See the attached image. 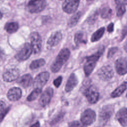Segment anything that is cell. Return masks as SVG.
Instances as JSON below:
<instances>
[{
  "label": "cell",
  "mask_w": 127,
  "mask_h": 127,
  "mask_svg": "<svg viewBox=\"0 0 127 127\" xmlns=\"http://www.w3.org/2000/svg\"><path fill=\"white\" fill-rule=\"evenodd\" d=\"M84 94L88 101L91 104L96 103L99 97V93L93 86H90L85 90Z\"/></svg>",
  "instance_id": "30bf717a"
},
{
  "label": "cell",
  "mask_w": 127,
  "mask_h": 127,
  "mask_svg": "<svg viewBox=\"0 0 127 127\" xmlns=\"http://www.w3.org/2000/svg\"><path fill=\"white\" fill-rule=\"evenodd\" d=\"M64 116V114H63L62 113H60V114H59L56 118L54 119V120H53L51 122V125H55L56 124H57V123H58V122H59V121H60L63 117Z\"/></svg>",
  "instance_id": "4dcf8cb0"
},
{
  "label": "cell",
  "mask_w": 127,
  "mask_h": 127,
  "mask_svg": "<svg viewBox=\"0 0 127 127\" xmlns=\"http://www.w3.org/2000/svg\"><path fill=\"white\" fill-rule=\"evenodd\" d=\"M5 56V55L3 50L0 47V63L4 60Z\"/></svg>",
  "instance_id": "e575fe53"
},
{
  "label": "cell",
  "mask_w": 127,
  "mask_h": 127,
  "mask_svg": "<svg viewBox=\"0 0 127 127\" xmlns=\"http://www.w3.org/2000/svg\"><path fill=\"white\" fill-rule=\"evenodd\" d=\"M107 31L110 33H111L114 31V23H111L110 24H109V25L107 27Z\"/></svg>",
  "instance_id": "d590c367"
},
{
  "label": "cell",
  "mask_w": 127,
  "mask_h": 127,
  "mask_svg": "<svg viewBox=\"0 0 127 127\" xmlns=\"http://www.w3.org/2000/svg\"><path fill=\"white\" fill-rule=\"evenodd\" d=\"M81 16V13L80 11H78L74 13L69 19L67 24L68 26L71 27L74 26L78 22Z\"/></svg>",
  "instance_id": "cb8c5ba5"
},
{
  "label": "cell",
  "mask_w": 127,
  "mask_h": 127,
  "mask_svg": "<svg viewBox=\"0 0 127 127\" xmlns=\"http://www.w3.org/2000/svg\"><path fill=\"white\" fill-rule=\"evenodd\" d=\"M46 62L43 59H39L32 62L30 64V68L31 69H35L38 68L45 65Z\"/></svg>",
  "instance_id": "d4e9b609"
},
{
  "label": "cell",
  "mask_w": 127,
  "mask_h": 127,
  "mask_svg": "<svg viewBox=\"0 0 127 127\" xmlns=\"http://www.w3.org/2000/svg\"><path fill=\"white\" fill-rule=\"evenodd\" d=\"M74 40L75 43L78 46L81 44H85L87 42V39L85 38L84 34L82 32H78L75 33Z\"/></svg>",
  "instance_id": "44dd1931"
},
{
  "label": "cell",
  "mask_w": 127,
  "mask_h": 127,
  "mask_svg": "<svg viewBox=\"0 0 127 127\" xmlns=\"http://www.w3.org/2000/svg\"><path fill=\"white\" fill-rule=\"evenodd\" d=\"M53 89L51 87H48L45 89L39 100V104L42 107H45L50 103L53 97Z\"/></svg>",
  "instance_id": "4fadbf2b"
},
{
  "label": "cell",
  "mask_w": 127,
  "mask_h": 127,
  "mask_svg": "<svg viewBox=\"0 0 127 127\" xmlns=\"http://www.w3.org/2000/svg\"><path fill=\"white\" fill-rule=\"evenodd\" d=\"M104 48H100L97 52L90 56L86 57V61L83 66L84 73L86 76H89L94 69L96 63L103 54Z\"/></svg>",
  "instance_id": "6da1fadb"
},
{
  "label": "cell",
  "mask_w": 127,
  "mask_h": 127,
  "mask_svg": "<svg viewBox=\"0 0 127 127\" xmlns=\"http://www.w3.org/2000/svg\"><path fill=\"white\" fill-rule=\"evenodd\" d=\"M46 6L45 0H32L29 2L27 7L31 13H38L42 11Z\"/></svg>",
  "instance_id": "5b68a950"
},
{
  "label": "cell",
  "mask_w": 127,
  "mask_h": 127,
  "mask_svg": "<svg viewBox=\"0 0 127 127\" xmlns=\"http://www.w3.org/2000/svg\"><path fill=\"white\" fill-rule=\"evenodd\" d=\"M31 46L32 52L37 54L40 52L42 47V39L40 35L36 32H33L30 36Z\"/></svg>",
  "instance_id": "52a82bcc"
},
{
  "label": "cell",
  "mask_w": 127,
  "mask_h": 127,
  "mask_svg": "<svg viewBox=\"0 0 127 127\" xmlns=\"http://www.w3.org/2000/svg\"><path fill=\"white\" fill-rule=\"evenodd\" d=\"M49 77V73L47 71L42 72L38 74L34 80V87L35 88L42 89L48 81Z\"/></svg>",
  "instance_id": "ba28073f"
},
{
  "label": "cell",
  "mask_w": 127,
  "mask_h": 127,
  "mask_svg": "<svg viewBox=\"0 0 127 127\" xmlns=\"http://www.w3.org/2000/svg\"><path fill=\"white\" fill-rule=\"evenodd\" d=\"M126 96H127V95H126Z\"/></svg>",
  "instance_id": "7bdbcfd3"
},
{
  "label": "cell",
  "mask_w": 127,
  "mask_h": 127,
  "mask_svg": "<svg viewBox=\"0 0 127 127\" xmlns=\"http://www.w3.org/2000/svg\"><path fill=\"white\" fill-rule=\"evenodd\" d=\"M62 82V77L61 76H60L54 80L53 82V84L55 87L58 88L60 86Z\"/></svg>",
  "instance_id": "f546056e"
},
{
  "label": "cell",
  "mask_w": 127,
  "mask_h": 127,
  "mask_svg": "<svg viewBox=\"0 0 127 127\" xmlns=\"http://www.w3.org/2000/svg\"><path fill=\"white\" fill-rule=\"evenodd\" d=\"M114 113V107L112 105L103 106L99 112V121L102 126L105 125L109 121Z\"/></svg>",
  "instance_id": "3957f363"
},
{
  "label": "cell",
  "mask_w": 127,
  "mask_h": 127,
  "mask_svg": "<svg viewBox=\"0 0 127 127\" xmlns=\"http://www.w3.org/2000/svg\"><path fill=\"white\" fill-rule=\"evenodd\" d=\"M42 89L35 88V89L29 95L27 98V101L31 102L35 100L41 93Z\"/></svg>",
  "instance_id": "484cf974"
},
{
  "label": "cell",
  "mask_w": 127,
  "mask_h": 127,
  "mask_svg": "<svg viewBox=\"0 0 127 127\" xmlns=\"http://www.w3.org/2000/svg\"><path fill=\"white\" fill-rule=\"evenodd\" d=\"M32 52V49L31 44L26 43L15 55V58L20 61H25L29 58Z\"/></svg>",
  "instance_id": "8992f818"
},
{
  "label": "cell",
  "mask_w": 127,
  "mask_h": 127,
  "mask_svg": "<svg viewBox=\"0 0 127 127\" xmlns=\"http://www.w3.org/2000/svg\"><path fill=\"white\" fill-rule=\"evenodd\" d=\"M2 17V14L1 13V12L0 11V19H1Z\"/></svg>",
  "instance_id": "ab89813d"
},
{
  "label": "cell",
  "mask_w": 127,
  "mask_h": 127,
  "mask_svg": "<svg viewBox=\"0 0 127 127\" xmlns=\"http://www.w3.org/2000/svg\"><path fill=\"white\" fill-rule=\"evenodd\" d=\"M6 105L3 101H0V116L6 110Z\"/></svg>",
  "instance_id": "d6a6232c"
},
{
  "label": "cell",
  "mask_w": 127,
  "mask_h": 127,
  "mask_svg": "<svg viewBox=\"0 0 127 127\" xmlns=\"http://www.w3.org/2000/svg\"><path fill=\"white\" fill-rule=\"evenodd\" d=\"M62 39V34L59 31H56L51 35L48 38L47 44L49 47L52 48L57 46Z\"/></svg>",
  "instance_id": "9a60e30c"
},
{
  "label": "cell",
  "mask_w": 127,
  "mask_h": 127,
  "mask_svg": "<svg viewBox=\"0 0 127 127\" xmlns=\"http://www.w3.org/2000/svg\"><path fill=\"white\" fill-rule=\"evenodd\" d=\"M31 126L32 127H39L40 126V124H39V122H37L36 123L32 125Z\"/></svg>",
  "instance_id": "f35d334b"
},
{
  "label": "cell",
  "mask_w": 127,
  "mask_h": 127,
  "mask_svg": "<svg viewBox=\"0 0 127 127\" xmlns=\"http://www.w3.org/2000/svg\"><path fill=\"white\" fill-rule=\"evenodd\" d=\"M98 75L103 80H109L114 75V71L112 67L109 65L102 67L98 71Z\"/></svg>",
  "instance_id": "8fae6325"
},
{
  "label": "cell",
  "mask_w": 127,
  "mask_h": 127,
  "mask_svg": "<svg viewBox=\"0 0 127 127\" xmlns=\"http://www.w3.org/2000/svg\"><path fill=\"white\" fill-rule=\"evenodd\" d=\"M127 89V82H124L111 93L112 97L116 98L120 96Z\"/></svg>",
  "instance_id": "ffe728a7"
},
{
  "label": "cell",
  "mask_w": 127,
  "mask_h": 127,
  "mask_svg": "<svg viewBox=\"0 0 127 127\" xmlns=\"http://www.w3.org/2000/svg\"><path fill=\"white\" fill-rule=\"evenodd\" d=\"M116 119L122 126H127V108H123L116 115Z\"/></svg>",
  "instance_id": "e0dca14e"
},
{
  "label": "cell",
  "mask_w": 127,
  "mask_h": 127,
  "mask_svg": "<svg viewBox=\"0 0 127 127\" xmlns=\"http://www.w3.org/2000/svg\"><path fill=\"white\" fill-rule=\"evenodd\" d=\"M21 90L19 88L13 87L8 90L7 97L11 101H16L21 98Z\"/></svg>",
  "instance_id": "2e32d148"
},
{
  "label": "cell",
  "mask_w": 127,
  "mask_h": 127,
  "mask_svg": "<svg viewBox=\"0 0 127 127\" xmlns=\"http://www.w3.org/2000/svg\"><path fill=\"white\" fill-rule=\"evenodd\" d=\"M18 24L17 22H11L6 23L4 26V29L7 32L9 33H13L18 30Z\"/></svg>",
  "instance_id": "603a6c76"
},
{
  "label": "cell",
  "mask_w": 127,
  "mask_h": 127,
  "mask_svg": "<svg viewBox=\"0 0 127 127\" xmlns=\"http://www.w3.org/2000/svg\"><path fill=\"white\" fill-rule=\"evenodd\" d=\"M83 125L78 121H73L68 124V126L69 127H81Z\"/></svg>",
  "instance_id": "836d02e7"
},
{
  "label": "cell",
  "mask_w": 127,
  "mask_h": 127,
  "mask_svg": "<svg viewBox=\"0 0 127 127\" xmlns=\"http://www.w3.org/2000/svg\"><path fill=\"white\" fill-rule=\"evenodd\" d=\"M112 14V9L108 6L103 7L101 10V16L103 18H108L111 16Z\"/></svg>",
  "instance_id": "4316f807"
},
{
  "label": "cell",
  "mask_w": 127,
  "mask_h": 127,
  "mask_svg": "<svg viewBox=\"0 0 127 127\" xmlns=\"http://www.w3.org/2000/svg\"><path fill=\"white\" fill-rule=\"evenodd\" d=\"M115 67L117 73L120 75H124L127 73V58H120L116 60Z\"/></svg>",
  "instance_id": "7c38bea8"
},
{
  "label": "cell",
  "mask_w": 127,
  "mask_h": 127,
  "mask_svg": "<svg viewBox=\"0 0 127 127\" xmlns=\"http://www.w3.org/2000/svg\"><path fill=\"white\" fill-rule=\"evenodd\" d=\"M87 1H91V0H86Z\"/></svg>",
  "instance_id": "b9f144b4"
},
{
  "label": "cell",
  "mask_w": 127,
  "mask_h": 127,
  "mask_svg": "<svg viewBox=\"0 0 127 127\" xmlns=\"http://www.w3.org/2000/svg\"><path fill=\"white\" fill-rule=\"evenodd\" d=\"M9 109H10L9 108H7V109H6V110L5 111V112H4L2 114H1V115L0 116V122H1L3 120L4 117H5V116L6 115V114L7 113V112H8V111L9 110Z\"/></svg>",
  "instance_id": "8d00e7d4"
},
{
  "label": "cell",
  "mask_w": 127,
  "mask_h": 127,
  "mask_svg": "<svg viewBox=\"0 0 127 127\" xmlns=\"http://www.w3.org/2000/svg\"><path fill=\"white\" fill-rule=\"evenodd\" d=\"M126 10L125 4H118L116 7L117 15L119 17L122 16L125 13Z\"/></svg>",
  "instance_id": "83f0119b"
},
{
  "label": "cell",
  "mask_w": 127,
  "mask_h": 127,
  "mask_svg": "<svg viewBox=\"0 0 127 127\" xmlns=\"http://www.w3.org/2000/svg\"><path fill=\"white\" fill-rule=\"evenodd\" d=\"M77 83L78 80L76 76L74 73H71L70 75L65 86V91L67 92L71 91L77 85Z\"/></svg>",
  "instance_id": "ac0fdd59"
},
{
  "label": "cell",
  "mask_w": 127,
  "mask_h": 127,
  "mask_svg": "<svg viewBox=\"0 0 127 127\" xmlns=\"http://www.w3.org/2000/svg\"><path fill=\"white\" fill-rule=\"evenodd\" d=\"M80 0H64L63 4V10L68 14L74 13L77 9Z\"/></svg>",
  "instance_id": "9c48e42d"
},
{
  "label": "cell",
  "mask_w": 127,
  "mask_h": 127,
  "mask_svg": "<svg viewBox=\"0 0 127 127\" xmlns=\"http://www.w3.org/2000/svg\"><path fill=\"white\" fill-rule=\"evenodd\" d=\"M32 82V77L30 74H25L20 77L17 80V83L23 87L30 86Z\"/></svg>",
  "instance_id": "d6986e66"
},
{
  "label": "cell",
  "mask_w": 127,
  "mask_h": 127,
  "mask_svg": "<svg viewBox=\"0 0 127 127\" xmlns=\"http://www.w3.org/2000/svg\"><path fill=\"white\" fill-rule=\"evenodd\" d=\"M118 51V48L117 47H113L111 48L109 50V51L108 52L107 54V57L108 58H111Z\"/></svg>",
  "instance_id": "f1b7e54d"
},
{
  "label": "cell",
  "mask_w": 127,
  "mask_h": 127,
  "mask_svg": "<svg viewBox=\"0 0 127 127\" xmlns=\"http://www.w3.org/2000/svg\"><path fill=\"white\" fill-rule=\"evenodd\" d=\"M125 4H127V0H125Z\"/></svg>",
  "instance_id": "60d3db41"
},
{
  "label": "cell",
  "mask_w": 127,
  "mask_h": 127,
  "mask_svg": "<svg viewBox=\"0 0 127 127\" xmlns=\"http://www.w3.org/2000/svg\"><path fill=\"white\" fill-rule=\"evenodd\" d=\"M19 75V70L17 68H11L3 73L2 77L5 82H11L16 80Z\"/></svg>",
  "instance_id": "5bb4252c"
},
{
  "label": "cell",
  "mask_w": 127,
  "mask_h": 127,
  "mask_svg": "<svg viewBox=\"0 0 127 127\" xmlns=\"http://www.w3.org/2000/svg\"><path fill=\"white\" fill-rule=\"evenodd\" d=\"M96 118L95 111L91 109H87L81 114L80 121L83 126H89L95 121Z\"/></svg>",
  "instance_id": "277c9868"
},
{
  "label": "cell",
  "mask_w": 127,
  "mask_h": 127,
  "mask_svg": "<svg viewBox=\"0 0 127 127\" xmlns=\"http://www.w3.org/2000/svg\"><path fill=\"white\" fill-rule=\"evenodd\" d=\"M70 56V51L67 48H64L61 50L57 56L55 61L51 66L53 72H58L64 64L67 61Z\"/></svg>",
  "instance_id": "7a4b0ae2"
},
{
  "label": "cell",
  "mask_w": 127,
  "mask_h": 127,
  "mask_svg": "<svg viewBox=\"0 0 127 127\" xmlns=\"http://www.w3.org/2000/svg\"><path fill=\"white\" fill-rule=\"evenodd\" d=\"M104 31H105V28L103 27L98 29L92 35L91 37V41L92 42L99 41L103 36L104 33Z\"/></svg>",
  "instance_id": "7402d4cb"
},
{
  "label": "cell",
  "mask_w": 127,
  "mask_h": 127,
  "mask_svg": "<svg viewBox=\"0 0 127 127\" xmlns=\"http://www.w3.org/2000/svg\"><path fill=\"white\" fill-rule=\"evenodd\" d=\"M98 14L96 12H95L94 14H93L92 15H91L87 19L88 22L89 23H93L95 22L96 19H97Z\"/></svg>",
  "instance_id": "1f68e13d"
},
{
  "label": "cell",
  "mask_w": 127,
  "mask_h": 127,
  "mask_svg": "<svg viewBox=\"0 0 127 127\" xmlns=\"http://www.w3.org/2000/svg\"><path fill=\"white\" fill-rule=\"evenodd\" d=\"M117 4H125V0H115Z\"/></svg>",
  "instance_id": "74e56055"
}]
</instances>
